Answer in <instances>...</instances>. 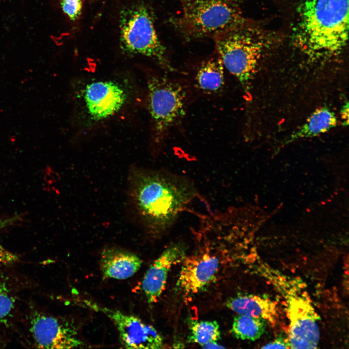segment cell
Segmentation results:
<instances>
[{"instance_id":"d6986e66","label":"cell","mask_w":349,"mask_h":349,"mask_svg":"<svg viewBox=\"0 0 349 349\" xmlns=\"http://www.w3.org/2000/svg\"><path fill=\"white\" fill-rule=\"evenodd\" d=\"M190 333L188 342L195 343L201 346L221 338L219 325L216 321H189Z\"/></svg>"},{"instance_id":"ba28073f","label":"cell","mask_w":349,"mask_h":349,"mask_svg":"<svg viewBox=\"0 0 349 349\" xmlns=\"http://www.w3.org/2000/svg\"><path fill=\"white\" fill-rule=\"evenodd\" d=\"M287 302L290 348H317L319 338L317 321L320 317L311 303L301 296L291 297Z\"/></svg>"},{"instance_id":"7c38bea8","label":"cell","mask_w":349,"mask_h":349,"mask_svg":"<svg viewBox=\"0 0 349 349\" xmlns=\"http://www.w3.org/2000/svg\"><path fill=\"white\" fill-rule=\"evenodd\" d=\"M126 95L123 88L111 81H98L87 85L84 98L88 112L95 120L105 119L118 111Z\"/></svg>"},{"instance_id":"6da1fadb","label":"cell","mask_w":349,"mask_h":349,"mask_svg":"<svg viewBox=\"0 0 349 349\" xmlns=\"http://www.w3.org/2000/svg\"><path fill=\"white\" fill-rule=\"evenodd\" d=\"M129 184L136 211L154 236L170 229L198 194L189 179L163 171L134 168L129 173Z\"/></svg>"},{"instance_id":"5b68a950","label":"cell","mask_w":349,"mask_h":349,"mask_svg":"<svg viewBox=\"0 0 349 349\" xmlns=\"http://www.w3.org/2000/svg\"><path fill=\"white\" fill-rule=\"evenodd\" d=\"M120 47L125 53L150 58L164 70H174L159 39L151 9L143 3L125 7L119 20Z\"/></svg>"},{"instance_id":"52a82bcc","label":"cell","mask_w":349,"mask_h":349,"mask_svg":"<svg viewBox=\"0 0 349 349\" xmlns=\"http://www.w3.org/2000/svg\"><path fill=\"white\" fill-rule=\"evenodd\" d=\"M83 302L87 306L94 311L101 312L113 322L118 330L120 342L125 348L155 349L162 348L161 335L152 326L145 323L139 317L102 306L86 300Z\"/></svg>"},{"instance_id":"9c48e42d","label":"cell","mask_w":349,"mask_h":349,"mask_svg":"<svg viewBox=\"0 0 349 349\" xmlns=\"http://www.w3.org/2000/svg\"><path fill=\"white\" fill-rule=\"evenodd\" d=\"M29 326L31 336L38 348L63 349L82 345L74 326L62 318L34 311L30 317Z\"/></svg>"},{"instance_id":"277c9868","label":"cell","mask_w":349,"mask_h":349,"mask_svg":"<svg viewBox=\"0 0 349 349\" xmlns=\"http://www.w3.org/2000/svg\"><path fill=\"white\" fill-rule=\"evenodd\" d=\"M214 39L224 67L249 91L268 42L248 21Z\"/></svg>"},{"instance_id":"e0dca14e","label":"cell","mask_w":349,"mask_h":349,"mask_svg":"<svg viewBox=\"0 0 349 349\" xmlns=\"http://www.w3.org/2000/svg\"><path fill=\"white\" fill-rule=\"evenodd\" d=\"M9 275L0 270V329L9 327L16 314V286Z\"/></svg>"},{"instance_id":"4fadbf2b","label":"cell","mask_w":349,"mask_h":349,"mask_svg":"<svg viewBox=\"0 0 349 349\" xmlns=\"http://www.w3.org/2000/svg\"><path fill=\"white\" fill-rule=\"evenodd\" d=\"M142 264L137 254L122 249L109 247L101 253L100 267L105 279H126L136 273Z\"/></svg>"},{"instance_id":"cb8c5ba5","label":"cell","mask_w":349,"mask_h":349,"mask_svg":"<svg viewBox=\"0 0 349 349\" xmlns=\"http://www.w3.org/2000/svg\"><path fill=\"white\" fill-rule=\"evenodd\" d=\"M204 348L206 349H221V348H224V347H222L218 344L216 341H212L209 342L202 346Z\"/></svg>"},{"instance_id":"8fae6325","label":"cell","mask_w":349,"mask_h":349,"mask_svg":"<svg viewBox=\"0 0 349 349\" xmlns=\"http://www.w3.org/2000/svg\"><path fill=\"white\" fill-rule=\"evenodd\" d=\"M186 248L176 242L169 245L150 265L142 282V289L150 304L156 302L164 290L171 268L183 260Z\"/></svg>"},{"instance_id":"7402d4cb","label":"cell","mask_w":349,"mask_h":349,"mask_svg":"<svg viewBox=\"0 0 349 349\" xmlns=\"http://www.w3.org/2000/svg\"><path fill=\"white\" fill-rule=\"evenodd\" d=\"M263 349H286L290 348L288 339L280 337L262 347Z\"/></svg>"},{"instance_id":"ffe728a7","label":"cell","mask_w":349,"mask_h":349,"mask_svg":"<svg viewBox=\"0 0 349 349\" xmlns=\"http://www.w3.org/2000/svg\"><path fill=\"white\" fill-rule=\"evenodd\" d=\"M60 5L63 13L71 21L77 20L81 14L82 0H60Z\"/></svg>"},{"instance_id":"3957f363","label":"cell","mask_w":349,"mask_h":349,"mask_svg":"<svg viewBox=\"0 0 349 349\" xmlns=\"http://www.w3.org/2000/svg\"><path fill=\"white\" fill-rule=\"evenodd\" d=\"M182 12L173 22L186 39L218 35L247 21L238 0H179Z\"/></svg>"},{"instance_id":"9a60e30c","label":"cell","mask_w":349,"mask_h":349,"mask_svg":"<svg viewBox=\"0 0 349 349\" xmlns=\"http://www.w3.org/2000/svg\"><path fill=\"white\" fill-rule=\"evenodd\" d=\"M337 123L334 112L327 107H321L315 110L302 126L289 135L286 143L319 135L335 127Z\"/></svg>"},{"instance_id":"30bf717a","label":"cell","mask_w":349,"mask_h":349,"mask_svg":"<svg viewBox=\"0 0 349 349\" xmlns=\"http://www.w3.org/2000/svg\"><path fill=\"white\" fill-rule=\"evenodd\" d=\"M176 286L185 295L198 293L214 278L219 268L218 258L208 253L184 257Z\"/></svg>"},{"instance_id":"2e32d148","label":"cell","mask_w":349,"mask_h":349,"mask_svg":"<svg viewBox=\"0 0 349 349\" xmlns=\"http://www.w3.org/2000/svg\"><path fill=\"white\" fill-rule=\"evenodd\" d=\"M195 80L198 88L206 93H217L222 89L224 85V66L217 54L201 63Z\"/></svg>"},{"instance_id":"44dd1931","label":"cell","mask_w":349,"mask_h":349,"mask_svg":"<svg viewBox=\"0 0 349 349\" xmlns=\"http://www.w3.org/2000/svg\"><path fill=\"white\" fill-rule=\"evenodd\" d=\"M18 259L17 255L7 250L0 244V266L14 263Z\"/></svg>"},{"instance_id":"5bb4252c","label":"cell","mask_w":349,"mask_h":349,"mask_svg":"<svg viewBox=\"0 0 349 349\" xmlns=\"http://www.w3.org/2000/svg\"><path fill=\"white\" fill-rule=\"evenodd\" d=\"M226 305L238 315L262 318L271 323L277 315L275 302L257 295H238L228 300Z\"/></svg>"},{"instance_id":"8992f818","label":"cell","mask_w":349,"mask_h":349,"mask_svg":"<svg viewBox=\"0 0 349 349\" xmlns=\"http://www.w3.org/2000/svg\"><path fill=\"white\" fill-rule=\"evenodd\" d=\"M147 84L148 109L159 142L184 115L187 94L179 83L161 76H150Z\"/></svg>"},{"instance_id":"ac0fdd59","label":"cell","mask_w":349,"mask_h":349,"mask_svg":"<svg viewBox=\"0 0 349 349\" xmlns=\"http://www.w3.org/2000/svg\"><path fill=\"white\" fill-rule=\"evenodd\" d=\"M266 322L262 318L238 315L234 318L231 331L237 338L254 341L264 333Z\"/></svg>"},{"instance_id":"7a4b0ae2","label":"cell","mask_w":349,"mask_h":349,"mask_svg":"<svg viewBox=\"0 0 349 349\" xmlns=\"http://www.w3.org/2000/svg\"><path fill=\"white\" fill-rule=\"evenodd\" d=\"M348 31L349 0H303L294 40L310 56H331L346 47Z\"/></svg>"},{"instance_id":"603a6c76","label":"cell","mask_w":349,"mask_h":349,"mask_svg":"<svg viewBox=\"0 0 349 349\" xmlns=\"http://www.w3.org/2000/svg\"><path fill=\"white\" fill-rule=\"evenodd\" d=\"M340 113L343 124L345 126L348 125L349 121V103L348 101L342 107Z\"/></svg>"}]
</instances>
